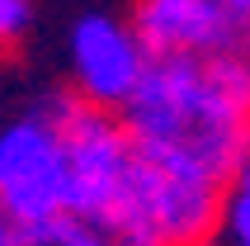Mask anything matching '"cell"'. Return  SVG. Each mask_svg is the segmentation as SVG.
<instances>
[{"instance_id": "6da1fadb", "label": "cell", "mask_w": 250, "mask_h": 246, "mask_svg": "<svg viewBox=\"0 0 250 246\" xmlns=\"http://www.w3.org/2000/svg\"><path fill=\"white\" fill-rule=\"evenodd\" d=\"M123 123L137 156L227 185L250 147V104L227 85L212 57H156Z\"/></svg>"}, {"instance_id": "7a4b0ae2", "label": "cell", "mask_w": 250, "mask_h": 246, "mask_svg": "<svg viewBox=\"0 0 250 246\" xmlns=\"http://www.w3.org/2000/svg\"><path fill=\"white\" fill-rule=\"evenodd\" d=\"M62 128V147H66V180H71V213L76 218L109 222L113 204L123 194L132 166H137V147L127 133L123 114L99 109L76 90L47 95Z\"/></svg>"}, {"instance_id": "3957f363", "label": "cell", "mask_w": 250, "mask_h": 246, "mask_svg": "<svg viewBox=\"0 0 250 246\" xmlns=\"http://www.w3.org/2000/svg\"><path fill=\"white\" fill-rule=\"evenodd\" d=\"M222 190L227 185L217 180H198L137 156L109 227L156 246H203L212 232H222Z\"/></svg>"}, {"instance_id": "277c9868", "label": "cell", "mask_w": 250, "mask_h": 246, "mask_svg": "<svg viewBox=\"0 0 250 246\" xmlns=\"http://www.w3.org/2000/svg\"><path fill=\"white\" fill-rule=\"evenodd\" d=\"M0 208L38 227L71 213L66 147L52 104H38L0 128Z\"/></svg>"}, {"instance_id": "5b68a950", "label": "cell", "mask_w": 250, "mask_h": 246, "mask_svg": "<svg viewBox=\"0 0 250 246\" xmlns=\"http://www.w3.org/2000/svg\"><path fill=\"white\" fill-rule=\"evenodd\" d=\"M71 90L99 109L123 114L137 95L156 57L137 38V28L113 14H81L71 24Z\"/></svg>"}, {"instance_id": "8992f818", "label": "cell", "mask_w": 250, "mask_h": 246, "mask_svg": "<svg viewBox=\"0 0 250 246\" xmlns=\"http://www.w3.org/2000/svg\"><path fill=\"white\" fill-rule=\"evenodd\" d=\"M127 24L151 57H217L246 38L222 0H132Z\"/></svg>"}, {"instance_id": "52a82bcc", "label": "cell", "mask_w": 250, "mask_h": 246, "mask_svg": "<svg viewBox=\"0 0 250 246\" xmlns=\"http://www.w3.org/2000/svg\"><path fill=\"white\" fill-rule=\"evenodd\" d=\"M222 232L231 246H250V147L222 190Z\"/></svg>"}, {"instance_id": "ba28073f", "label": "cell", "mask_w": 250, "mask_h": 246, "mask_svg": "<svg viewBox=\"0 0 250 246\" xmlns=\"http://www.w3.org/2000/svg\"><path fill=\"white\" fill-rule=\"evenodd\" d=\"M33 246H123V232H113L109 222L66 213V218H57V222H42Z\"/></svg>"}, {"instance_id": "9c48e42d", "label": "cell", "mask_w": 250, "mask_h": 246, "mask_svg": "<svg viewBox=\"0 0 250 246\" xmlns=\"http://www.w3.org/2000/svg\"><path fill=\"white\" fill-rule=\"evenodd\" d=\"M28 24H33V0H0V48L24 43Z\"/></svg>"}, {"instance_id": "30bf717a", "label": "cell", "mask_w": 250, "mask_h": 246, "mask_svg": "<svg viewBox=\"0 0 250 246\" xmlns=\"http://www.w3.org/2000/svg\"><path fill=\"white\" fill-rule=\"evenodd\" d=\"M38 242V222H24L19 213L0 208V246H33Z\"/></svg>"}, {"instance_id": "8fae6325", "label": "cell", "mask_w": 250, "mask_h": 246, "mask_svg": "<svg viewBox=\"0 0 250 246\" xmlns=\"http://www.w3.org/2000/svg\"><path fill=\"white\" fill-rule=\"evenodd\" d=\"M222 5H227L231 14H236V19H241L246 28H250V0H222Z\"/></svg>"}]
</instances>
